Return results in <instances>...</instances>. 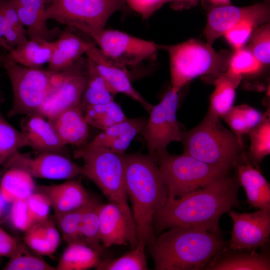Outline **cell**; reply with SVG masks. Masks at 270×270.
Returning <instances> with one entry per match:
<instances>
[{
  "mask_svg": "<svg viewBox=\"0 0 270 270\" xmlns=\"http://www.w3.org/2000/svg\"><path fill=\"white\" fill-rule=\"evenodd\" d=\"M237 177L227 176L178 198L168 200L154 214V232L199 227L220 234V216L239 204Z\"/></svg>",
  "mask_w": 270,
  "mask_h": 270,
  "instance_id": "6da1fadb",
  "label": "cell"
},
{
  "mask_svg": "<svg viewBox=\"0 0 270 270\" xmlns=\"http://www.w3.org/2000/svg\"><path fill=\"white\" fill-rule=\"evenodd\" d=\"M125 186L132 205L138 244L146 246L156 238L152 220L168 196L166 185L154 156L124 154Z\"/></svg>",
  "mask_w": 270,
  "mask_h": 270,
  "instance_id": "7a4b0ae2",
  "label": "cell"
},
{
  "mask_svg": "<svg viewBox=\"0 0 270 270\" xmlns=\"http://www.w3.org/2000/svg\"><path fill=\"white\" fill-rule=\"evenodd\" d=\"M228 245L220 234L190 227L168 229L148 246L156 270H200Z\"/></svg>",
  "mask_w": 270,
  "mask_h": 270,
  "instance_id": "3957f363",
  "label": "cell"
},
{
  "mask_svg": "<svg viewBox=\"0 0 270 270\" xmlns=\"http://www.w3.org/2000/svg\"><path fill=\"white\" fill-rule=\"evenodd\" d=\"M220 118L208 110L198 125L182 131L180 142L183 153L206 164L230 169L244 148L233 132L221 124Z\"/></svg>",
  "mask_w": 270,
  "mask_h": 270,
  "instance_id": "277c9868",
  "label": "cell"
},
{
  "mask_svg": "<svg viewBox=\"0 0 270 270\" xmlns=\"http://www.w3.org/2000/svg\"><path fill=\"white\" fill-rule=\"evenodd\" d=\"M160 48L168 52L171 90L176 92L199 76L207 75L216 79L228 68L230 56L216 52L201 40L192 38L174 45H160Z\"/></svg>",
  "mask_w": 270,
  "mask_h": 270,
  "instance_id": "5b68a950",
  "label": "cell"
},
{
  "mask_svg": "<svg viewBox=\"0 0 270 270\" xmlns=\"http://www.w3.org/2000/svg\"><path fill=\"white\" fill-rule=\"evenodd\" d=\"M74 157L82 160L80 174L92 181L109 202L117 204L134 224L125 186L124 154L104 148L86 146L76 150Z\"/></svg>",
  "mask_w": 270,
  "mask_h": 270,
  "instance_id": "8992f818",
  "label": "cell"
},
{
  "mask_svg": "<svg viewBox=\"0 0 270 270\" xmlns=\"http://www.w3.org/2000/svg\"><path fill=\"white\" fill-rule=\"evenodd\" d=\"M152 155L168 191V196L186 194L227 176L230 168L202 162L184 153L172 154L166 150Z\"/></svg>",
  "mask_w": 270,
  "mask_h": 270,
  "instance_id": "52a82bcc",
  "label": "cell"
},
{
  "mask_svg": "<svg viewBox=\"0 0 270 270\" xmlns=\"http://www.w3.org/2000/svg\"><path fill=\"white\" fill-rule=\"evenodd\" d=\"M2 64L13 92V103L8 117L38 114L46 99L61 83L66 70L55 72L28 68L13 62Z\"/></svg>",
  "mask_w": 270,
  "mask_h": 270,
  "instance_id": "ba28073f",
  "label": "cell"
},
{
  "mask_svg": "<svg viewBox=\"0 0 270 270\" xmlns=\"http://www.w3.org/2000/svg\"><path fill=\"white\" fill-rule=\"evenodd\" d=\"M126 0H52L44 18L74 28L87 35L104 28L110 18L122 10Z\"/></svg>",
  "mask_w": 270,
  "mask_h": 270,
  "instance_id": "9c48e42d",
  "label": "cell"
},
{
  "mask_svg": "<svg viewBox=\"0 0 270 270\" xmlns=\"http://www.w3.org/2000/svg\"><path fill=\"white\" fill-rule=\"evenodd\" d=\"M107 56L125 66L154 58L160 45L115 30L100 29L88 34Z\"/></svg>",
  "mask_w": 270,
  "mask_h": 270,
  "instance_id": "30bf717a",
  "label": "cell"
},
{
  "mask_svg": "<svg viewBox=\"0 0 270 270\" xmlns=\"http://www.w3.org/2000/svg\"><path fill=\"white\" fill-rule=\"evenodd\" d=\"M178 102V92L170 89L150 111V118L140 133L149 154L166 150L172 142H180L182 130L176 117Z\"/></svg>",
  "mask_w": 270,
  "mask_h": 270,
  "instance_id": "8fae6325",
  "label": "cell"
},
{
  "mask_svg": "<svg viewBox=\"0 0 270 270\" xmlns=\"http://www.w3.org/2000/svg\"><path fill=\"white\" fill-rule=\"evenodd\" d=\"M25 172L33 178L69 180L80 174V166L65 156L52 152L30 154L15 152L2 166Z\"/></svg>",
  "mask_w": 270,
  "mask_h": 270,
  "instance_id": "7c38bea8",
  "label": "cell"
},
{
  "mask_svg": "<svg viewBox=\"0 0 270 270\" xmlns=\"http://www.w3.org/2000/svg\"><path fill=\"white\" fill-rule=\"evenodd\" d=\"M87 68V58L82 56L67 68L61 83L46 99L38 114L52 122L65 110L80 104Z\"/></svg>",
  "mask_w": 270,
  "mask_h": 270,
  "instance_id": "4fadbf2b",
  "label": "cell"
},
{
  "mask_svg": "<svg viewBox=\"0 0 270 270\" xmlns=\"http://www.w3.org/2000/svg\"><path fill=\"white\" fill-rule=\"evenodd\" d=\"M270 18V8L268 2L244 7L230 5L218 6L212 9L208 15L204 35L207 43L212 46L216 39L238 23L248 21L258 26L268 23Z\"/></svg>",
  "mask_w": 270,
  "mask_h": 270,
  "instance_id": "5bb4252c",
  "label": "cell"
},
{
  "mask_svg": "<svg viewBox=\"0 0 270 270\" xmlns=\"http://www.w3.org/2000/svg\"><path fill=\"white\" fill-rule=\"evenodd\" d=\"M228 212L233 222L228 248L256 250L269 242L270 209L250 213L231 210Z\"/></svg>",
  "mask_w": 270,
  "mask_h": 270,
  "instance_id": "9a60e30c",
  "label": "cell"
},
{
  "mask_svg": "<svg viewBox=\"0 0 270 270\" xmlns=\"http://www.w3.org/2000/svg\"><path fill=\"white\" fill-rule=\"evenodd\" d=\"M85 54L93 62L113 94H124L139 102L150 112L153 105L148 102L134 88L126 67L106 56L90 40L89 46Z\"/></svg>",
  "mask_w": 270,
  "mask_h": 270,
  "instance_id": "2e32d148",
  "label": "cell"
},
{
  "mask_svg": "<svg viewBox=\"0 0 270 270\" xmlns=\"http://www.w3.org/2000/svg\"><path fill=\"white\" fill-rule=\"evenodd\" d=\"M98 215L100 242L104 247L125 244L132 249L137 246L135 224L117 204L110 202L100 204Z\"/></svg>",
  "mask_w": 270,
  "mask_h": 270,
  "instance_id": "e0dca14e",
  "label": "cell"
},
{
  "mask_svg": "<svg viewBox=\"0 0 270 270\" xmlns=\"http://www.w3.org/2000/svg\"><path fill=\"white\" fill-rule=\"evenodd\" d=\"M20 19L28 39L39 38L50 42L58 38L62 31L58 28H49L44 18L46 8L52 0H13Z\"/></svg>",
  "mask_w": 270,
  "mask_h": 270,
  "instance_id": "ac0fdd59",
  "label": "cell"
},
{
  "mask_svg": "<svg viewBox=\"0 0 270 270\" xmlns=\"http://www.w3.org/2000/svg\"><path fill=\"white\" fill-rule=\"evenodd\" d=\"M22 132L28 140L29 146L37 152L63 154L66 146L52 122L42 116H27L22 123Z\"/></svg>",
  "mask_w": 270,
  "mask_h": 270,
  "instance_id": "d6986e66",
  "label": "cell"
},
{
  "mask_svg": "<svg viewBox=\"0 0 270 270\" xmlns=\"http://www.w3.org/2000/svg\"><path fill=\"white\" fill-rule=\"evenodd\" d=\"M36 191L47 197L55 214L78 208L91 198L80 182L70 180L58 184L36 186Z\"/></svg>",
  "mask_w": 270,
  "mask_h": 270,
  "instance_id": "ffe728a7",
  "label": "cell"
},
{
  "mask_svg": "<svg viewBox=\"0 0 270 270\" xmlns=\"http://www.w3.org/2000/svg\"><path fill=\"white\" fill-rule=\"evenodd\" d=\"M204 270H270L268 251L231 249L228 247L218 255Z\"/></svg>",
  "mask_w": 270,
  "mask_h": 270,
  "instance_id": "44dd1931",
  "label": "cell"
},
{
  "mask_svg": "<svg viewBox=\"0 0 270 270\" xmlns=\"http://www.w3.org/2000/svg\"><path fill=\"white\" fill-rule=\"evenodd\" d=\"M147 120L126 119L103 130L86 146L104 148L116 154H124L134 138L144 129Z\"/></svg>",
  "mask_w": 270,
  "mask_h": 270,
  "instance_id": "7402d4cb",
  "label": "cell"
},
{
  "mask_svg": "<svg viewBox=\"0 0 270 270\" xmlns=\"http://www.w3.org/2000/svg\"><path fill=\"white\" fill-rule=\"evenodd\" d=\"M244 162L234 164L238 183L245 190L246 203L260 210L270 209V184L258 170L254 168L248 158Z\"/></svg>",
  "mask_w": 270,
  "mask_h": 270,
  "instance_id": "603a6c76",
  "label": "cell"
},
{
  "mask_svg": "<svg viewBox=\"0 0 270 270\" xmlns=\"http://www.w3.org/2000/svg\"><path fill=\"white\" fill-rule=\"evenodd\" d=\"M54 43L39 38L28 39L8 54L0 56V64L13 62L25 67L42 68L52 58Z\"/></svg>",
  "mask_w": 270,
  "mask_h": 270,
  "instance_id": "cb8c5ba5",
  "label": "cell"
},
{
  "mask_svg": "<svg viewBox=\"0 0 270 270\" xmlns=\"http://www.w3.org/2000/svg\"><path fill=\"white\" fill-rule=\"evenodd\" d=\"M53 43V52L48 69L62 72L86 53L90 40H84L66 29Z\"/></svg>",
  "mask_w": 270,
  "mask_h": 270,
  "instance_id": "d4e9b609",
  "label": "cell"
},
{
  "mask_svg": "<svg viewBox=\"0 0 270 270\" xmlns=\"http://www.w3.org/2000/svg\"><path fill=\"white\" fill-rule=\"evenodd\" d=\"M50 122L65 146L80 145L88 136L89 125L80 104L65 110Z\"/></svg>",
  "mask_w": 270,
  "mask_h": 270,
  "instance_id": "484cf974",
  "label": "cell"
},
{
  "mask_svg": "<svg viewBox=\"0 0 270 270\" xmlns=\"http://www.w3.org/2000/svg\"><path fill=\"white\" fill-rule=\"evenodd\" d=\"M0 180V194L6 202L26 200L36 192L34 178L22 170L6 168Z\"/></svg>",
  "mask_w": 270,
  "mask_h": 270,
  "instance_id": "4316f807",
  "label": "cell"
},
{
  "mask_svg": "<svg viewBox=\"0 0 270 270\" xmlns=\"http://www.w3.org/2000/svg\"><path fill=\"white\" fill-rule=\"evenodd\" d=\"M24 232L25 244L40 255L52 254L60 242V234L54 222L48 219L34 222Z\"/></svg>",
  "mask_w": 270,
  "mask_h": 270,
  "instance_id": "83f0119b",
  "label": "cell"
},
{
  "mask_svg": "<svg viewBox=\"0 0 270 270\" xmlns=\"http://www.w3.org/2000/svg\"><path fill=\"white\" fill-rule=\"evenodd\" d=\"M242 76L227 70L214 80L215 88L210 98V111L222 118L233 106L236 88Z\"/></svg>",
  "mask_w": 270,
  "mask_h": 270,
  "instance_id": "f1b7e54d",
  "label": "cell"
},
{
  "mask_svg": "<svg viewBox=\"0 0 270 270\" xmlns=\"http://www.w3.org/2000/svg\"><path fill=\"white\" fill-rule=\"evenodd\" d=\"M100 253L78 242L68 244L58 262L56 270H86L96 268Z\"/></svg>",
  "mask_w": 270,
  "mask_h": 270,
  "instance_id": "f546056e",
  "label": "cell"
},
{
  "mask_svg": "<svg viewBox=\"0 0 270 270\" xmlns=\"http://www.w3.org/2000/svg\"><path fill=\"white\" fill-rule=\"evenodd\" d=\"M101 204L91 198L82 213L78 224V236L80 243L101 253L98 211Z\"/></svg>",
  "mask_w": 270,
  "mask_h": 270,
  "instance_id": "4dcf8cb0",
  "label": "cell"
},
{
  "mask_svg": "<svg viewBox=\"0 0 270 270\" xmlns=\"http://www.w3.org/2000/svg\"><path fill=\"white\" fill-rule=\"evenodd\" d=\"M86 58L87 80L80 102L82 110L88 106L114 101V96L108 88L93 62Z\"/></svg>",
  "mask_w": 270,
  "mask_h": 270,
  "instance_id": "1f68e13d",
  "label": "cell"
},
{
  "mask_svg": "<svg viewBox=\"0 0 270 270\" xmlns=\"http://www.w3.org/2000/svg\"><path fill=\"white\" fill-rule=\"evenodd\" d=\"M83 111L88 125L102 130L128 119L120 106L114 100L88 106Z\"/></svg>",
  "mask_w": 270,
  "mask_h": 270,
  "instance_id": "d6a6232c",
  "label": "cell"
},
{
  "mask_svg": "<svg viewBox=\"0 0 270 270\" xmlns=\"http://www.w3.org/2000/svg\"><path fill=\"white\" fill-rule=\"evenodd\" d=\"M250 139V162L256 166L270 154V110L264 114L262 120L247 134Z\"/></svg>",
  "mask_w": 270,
  "mask_h": 270,
  "instance_id": "836d02e7",
  "label": "cell"
},
{
  "mask_svg": "<svg viewBox=\"0 0 270 270\" xmlns=\"http://www.w3.org/2000/svg\"><path fill=\"white\" fill-rule=\"evenodd\" d=\"M29 146V143L22 131L14 127L0 110V167L15 152Z\"/></svg>",
  "mask_w": 270,
  "mask_h": 270,
  "instance_id": "e575fe53",
  "label": "cell"
},
{
  "mask_svg": "<svg viewBox=\"0 0 270 270\" xmlns=\"http://www.w3.org/2000/svg\"><path fill=\"white\" fill-rule=\"evenodd\" d=\"M146 246L138 244L137 246L118 258L104 260L96 268L98 270H146Z\"/></svg>",
  "mask_w": 270,
  "mask_h": 270,
  "instance_id": "d590c367",
  "label": "cell"
},
{
  "mask_svg": "<svg viewBox=\"0 0 270 270\" xmlns=\"http://www.w3.org/2000/svg\"><path fill=\"white\" fill-rule=\"evenodd\" d=\"M0 4L6 20L4 39L13 49L28 40L26 29L20 19L13 0H0Z\"/></svg>",
  "mask_w": 270,
  "mask_h": 270,
  "instance_id": "8d00e7d4",
  "label": "cell"
},
{
  "mask_svg": "<svg viewBox=\"0 0 270 270\" xmlns=\"http://www.w3.org/2000/svg\"><path fill=\"white\" fill-rule=\"evenodd\" d=\"M264 66L247 48H242L230 56L228 70L242 76L259 73Z\"/></svg>",
  "mask_w": 270,
  "mask_h": 270,
  "instance_id": "74e56055",
  "label": "cell"
},
{
  "mask_svg": "<svg viewBox=\"0 0 270 270\" xmlns=\"http://www.w3.org/2000/svg\"><path fill=\"white\" fill-rule=\"evenodd\" d=\"M22 245L19 251L10 258L2 270H56L40 257L30 253Z\"/></svg>",
  "mask_w": 270,
  "mask_h": 270,
  "instance_id": "f35d334b",
  "label": "cell"
},
{
  "mask_svg": "<svg viewBox=\"0 0 270 270\" xmlns=\"http://www.w3.org/2000/svg\"><path fill=\"white\" fill-rule=\"evenodd\" d=\"M88 202L78 208L56 214L59 229L64 240L68 244L76 242L80 243L78 236V224L80 217Z\"/></svg>",
  "mask_w": 270,
  "mask_h": 270,
  "instance_id": "ab89813d",
  "label": "cell"
},
{
  "mask_svg": "<svg viewBox=\"0 0 270 270\" xmlns=\"http://www.w3.org/2000/svg\"><path fill=\"white\" fill-rule=\"evenodd\" d=\"M263 66L270 62V25L266 23L256 28L246 48Z\"/></svg>",
  "mask_w": 270,
  "mask_h": 270,
  "instance_id": "60d3db41",
  "label": "cell"
},
{
  "mask_svg": "<svg viewBox=\"0 0 270 270\" xmlns=\"http://www.w3.org/2000/svg\"><path fill=\"white\" fill-rule=\"evenodd\" d=\"M257 26L250 22H242L228 30L224 36L235 50L240 49L248 41L254 28Z\"/></svg>",
  "mask_w": 270,
  "mask_h": 270,
  "instance_id": "b9f144b4",
  "label": "cell"
},
{
  "mask_svg": "<svg viewBox=\"0 0 270 270\" xmlns=\"http://www.w3.org/2000/svg\"><path fill=\"white\" fill-rule=\"evenodd\" d=\"M12 204L10 214V222L15 228L24 232L34 223L28 210L26 200H17Z\"/></svg>",
  "mask_w": 270,
  "mask_h": 270,
  "instance_id": "7bdbcfd3",
  "label": "cell"
},
{
  "mask_svg": "<svg viewBox=\"0 0 270 270\" xmlns=\"http://www.w3.org/2000/svg\"><path fill=\"white\" fill-rule=\"evenodd\" d=\"M26 202L34 222L48 219L51 206L48 198L44 194L36 191L28 198Z\"/></svg>",
  "mask_w": 270,
  "mask_h": 270,
  "instance_id": "ee69618b",
  "label": "cell"
},
{
  "mask_svg": "<svg viewBox=\"0 0 270 270\" xmlns=\"http://www.w3.org/2000/svg\"><path fill=\"white\" fill-rule=\"evenodd\" d=\"M222 118L235 134L240 145L244 147L242 136L248 134L250 130L238 106H232Z\"/></svg>",
  "mask_w": 270,
  "mask_h": 270,
  "instance_id": "f6af8a7d",
  "label": "cell"
},
{
  "mask_svg": "<svg viewBox=\"0 0 270 270\" xmlns=\"http://www.w3.org/2000/svg\"><path fill=\"white\" fill-rule=\"evenodd\" d=\"M127 4L142 18H148L166 3L164 0H126Z\"/></svg>",
  "mask_w": 270,
  "mask_h": 270,
  "instance_id": "bcb514c9",
  "label": "cell"
},
{
  "mask_svg": "<svg viewBox=\"0 0 270 270\" xmlns=\"http://www.w3.org/2000/svg\"><path fill=\"white\" fill-rule=\"evenodd\" d=\"M22 245L0 226V257L14 256Z\"/></svg>",
  "mask_w": 270,
  "mask_h": 270,
  "instance_id": "7dc6e473",
  "label": "cell"
},
{
  "mask_svg": "<svg viewBox=\"0 0 270 270\" xmlns=\"http://www.w3.org/2000/svg\"><path fill=\"white\" fill-rule=\"evenodd\" d=\"M238 106L250 130L262 120L264 114L260 112L247 104H243Z\"/></svg>",
  "mask_w": 270,
  "mask_h": 270,
  "instance_id": "c3c4849f",
  "label": "cell"
},
{
  "mask_svg": "<svg viewBox=\"0 0 270 270\" xmlns=\"http://www.w3.org/2000/svg\"><path fill=\"white\" fill-rule=\"evenodd\" d=\"M6 20L0 4V46L2 47L8 52L12 48L8 44L4 39V34L6 30Z\"/></svg>",
  "mask_w": 270,
  "mask_h": 270,
  "instance_id": "681fc988",
  "label": "cell"
},
{
  "mask_svg": "<svg viewBox=\"0 0 270 270\" xmlns=\"http://www.w3.org/2000/svg\"><path fill=\"white\" fill-rule=\"evenodd\" d=\"M214 4L216 5L228 6L230 4V0H208Z\"/></svg>",
  "mask_w": 270,
  "mask_h": 270,
  "instance_id": "f907efd6",
  "label": "cell"
},
{
  "mask_svg": "<svg viewBox=\"0 0 270 270\" xmlns=\"http://www.w3.org/2000/svg\"><path fill=\"white\" fill-rule=\"evenodd\" d=\"M6 202H5V200H4L1 194H0V217L1 216L2 214L4 209V208Z\"/></svg>",
  "mask_w": 270,
  "mask_h": 270,
  "instance_id": "816d5d0a",
  "label": "cell"
},
{
  "mask_svg": "<svg viewBox=\"0 0 270 270\" xmlns=\"http://www.w3.org/2000/svg\"><path fill=\"white\" fill-rule=\"evenodd\" d=\"M166 2H170V1H188V0H164Z\"/></svg>",
  "mask_w": 270,
  "mask_h": 270,
  "instance_id": "f5cc1de1",
  "label": "cell"
}]
</instances>
